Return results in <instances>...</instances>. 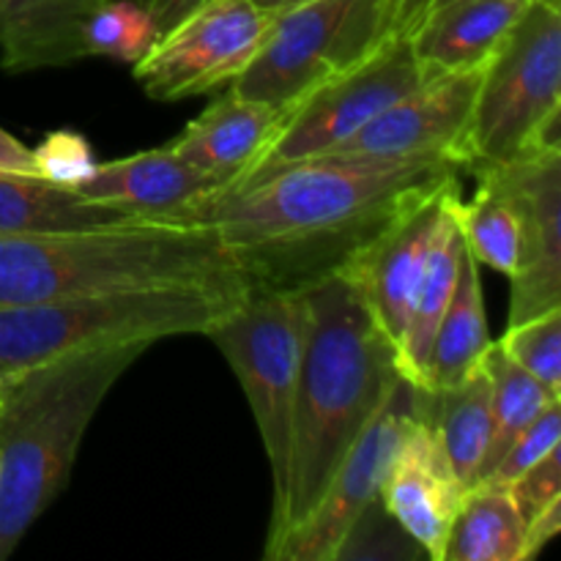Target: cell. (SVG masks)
I'll return each mask as SVG.
<instances>
[{"label":"cell","mask_w":561,"mask_h":561,"mask_svg":"<svg viewBox=\"0 0 561 561\" xmlns=\"http://www.w3.org/2000/svg\"><path fill=\"white\" fill-rule=\"evenodd\" d=\"M458 159L310 157L211 190L168 222L222 239L252 288L305 290L345 272L403 214L460 181Z\"/></svg>","instance_id":"obj_1"},{"label":"cell","mask_w":561,"mask_h":561,"mask_svg":"<svg viewBox=\"0 0 561 561\" xmlns=\"http://www.w3.org/2000/svg\"><path fill=\"white\" fill-rule=\"evenodd\" d=\"M307 340L296 394L290 480L283 518L266 535L272 551L312 513L356 438L398 387V351L348 274L305 288Z\"/></svg>","instance_id":"obj_2"},{"label":"cell","mask_w":561,"mask_h":561,"mask_svg":"<svg viewBox=\"0 0 561 561\" xmlns=\"http://www.w3.org/2000/svg\"><path fill=\"white\" fill-rule=\"evenodd\" d=\"M164 288H252L211 228L131 219L58 233L0 236V305L140 294Z\"/></svg>","instance_id":"obj_3"},{"label":"cell","mask_w":561,"mask_h":561,"mask_svg":"<svg viewBox=\"0 0 561 561\" xmlns=\"http://www.w3.org/2000/svg\"><path fill=\"white\" fill-rule=\"evenodd\" d=\"M148 348L93 345L0 378V561L66 491L93 416Z\"/></svg>","instance_id":"obj_4"},{"label":"cell","mask_w":561,"mask_h":561,"mask_svg":"<svg viewBox=\"0 0 561 561\" xmlns=\"http://www.w3.org/2000/svg\"><path fill=\"white\" fill-rule=\"evenodd\" d=\"M247 290L164 288L0 305V378L93 345H153L179 334H206Z\"/></svg>","instance_id":"obj_5"},{"label":"cell","mask_w":561,"mask_h":561,"mask_svg":"<svg viewBox=\"0 0 561 561\" xmlns=\"http://www.w3.org/2000/svg\"><path fill=\"white\" fill-rule=\"evenodd\" d=\"M561 3L531 0L485 66L463 140V170L561 151Z\"/></svg>","instance_id":"obj_6"},{"label":"cell","mask_w":561,"mask_h":561,"mask_svg":"<svg viewBox=\"0 0 561 561\" xmlns=\"http://www.w3.org/2000/svg\"><path fill=\"white\" fill-rule=\"evenodd\" d=\"M305 290L250 288L244 299L219 318L206 337L222 351L247 394L268 469H272V518L279 524L288 499L290 447H294L296 394L307 340Z\"/></svg>","instance_id":"obj_7"},{"label":"cell","mask_w":561,"mask_h":561,"mask_svg":"<svg viewBox=\"0 0 561 561\" xmlns=\"http://www.w3.org/2000/svg\"><path fill=\"white\" fill-rule=\"evenodd\" d=\"M394 33L389 0H310L274 14L266 44L233 91L274 107L370 58Z\"/></svg>","instance_id":"obj_8"},{"label":"cell","mask_w":561,"mask_h":561,"mask_svg":"<svg viewBox=\"0 0 561 561\" xmlns=\"http://www.w3.org/2000/svg\"><path fill=\"white\" fill-rule=\"evenodd\" d=\"M420 82L422 71L411 47V36L392 33L370 58L321 82L299 102L290 104L283 131L274 137L272 146L244 179L266 173L277 164L329 153Z\"/></svg>","instance_id":"obj_9"},{"label":"cell","mask_w":561,"mask_h":561,"mask_svg":"<svg viewBox=\"0 0 561 561\" xmlns=\"http://www.w3.org/2000/svg\"><path fill=\"white\" fill-rule=\"evenodd\" d=\"M272 11L252 0H206L135 64L153 102H181L233 85L266 44Z\"/></svg>","instance_id":"obj_10"},{"label":"cell","mask_w":561,"mask_h":561,"mask_svg":"<svg viewBox=\"0 0 561 561\" xmlns=\"http://www.w3.org/2000/svg\"><path fill=\"white\" fill-rule=\"evenodd\" d=\"M414 422L416 389L405 378H400L387 403L345 455L337 474L323 491L321 502L263 557L268 561L343 559L365 515L370 513L373 504H378L389 463Z\"/></svg>","instance_id":"obj_11"},{"label":"cell","mask_w":561,"mask_h":561,"mask_svg":"<svg viewBox=\"0 0 561 561\" xmlns=\"http://www.w3.org/2000/svg\"><path fill=\"white\" fill-rule=\"evenodd\" d=\"M513 197L524 217V263L513 283L510 323L561 307V151L526 153L477 170Z\"/></svg>","instance_id":"obj_12"},{"label":"cell","mask_w":561,"mask_h":561,"mask_svg":"<svg viewBox=\"0 0 561 561\" xmlns=\"http://www.w3.org/2000/svg\"><path fill=\"white\" fill-rule=\"evenodd\" d=\"M482 71L485 69L427 77L329 153L334 157L447 153L463 168V140L474 113Z\"/></svg>","instance_id":"obj_13"},{"label":"cell","mask_w":561,"mask_h":561,"mask_svg":"<svg viewBox=\"0 0 561 561\" xmlns=\"http://www.w3.org/2000/svg\"><path fill=\"white\" fill-rule=\"evenodd\" d=\"M460 195V181H453L398 219L378 241H373L345 272L365 296L378 327L398 351L409 318L414 312L438 228L453 197Z\"/></svg>","instance_id":"obj_14"},{"label":"cell","mask_w":561,"mask_h":561,"mask_svg":"<svg viewBox=\"0 0 561 561\" xmlns=\"http://www.w3.org/2000/svg\"><path fill=\"white\" fill-rule=\"evenodd\" d=\"M466 493L469 488L455 474L436 431L416 414V422L389 463L378 496L381 507L427 557L444 561L449 529Z\"/></svg>","instance_id":"obj_15"},{"label":"cell","mask_w":561,"mask_h":561,"mask_svg":"<svg viewBox=\"0 0 561 561\" xmlns=\"http://www.w3.org/2000/svg\"><path fill=\"white\" fill-rule=\"evenodd\" d=\"M288 115L290 104L274 107L228 88V93L208 104L170 146L222 190L255 168L283 131Z\"/></svg>","instance_id":"obj_16"},{"label":"cell","mask_w":561,"mask_h":561,"mask_svg":"<svg viewBox=\"0 0 561 561\" xmlns=\"http://www.w3.org/2000/svg\"><path fill=\"white\" fill-rule=\"evenodd\" d=\"M211 190H217V184L175 153L173 146H159L96 164L91 179L77 186L85 201L104 203L153 222H168L173 214Z\"/></svg>","instance_id":"obj_17"},{"label":"cell","mask_w":561,"mask_h":561,"mask_svg":"<svg viewBox=\"0 0 561 561\" xmlns=\"http://www.w3.org/2000/svg\"><path fill=\"white\" fill-rule=\"evenodd\" d=\"M531 0H458L427 11L411 31L422 80L485 69Z\"/></svg>","instance_id":"obj_18"},{"label":"cell","mask_w":561,"mask_h":561,"mask_svg":"<svg viewBox=\"0 0 561 561\" xmlns=\"http://www.w3.org/2000/svg\"><path fill=\"white\" fill-rule=\"evenodd\" d=\"M104 0H0V66L9 75L82 60L80 33Z\"/></svg>","instance_id":"obj_19"},{"label":"cell","mask_w":561,"mask_h":561,"mask_svg":"<svg viewBox=\"0 0 561 561\" xmlns=\"http://www.w3.org/2000/svg\"><path fill=\"white\" fill-rule=\"evenodd\" d=\"M416 414L436 431L463 485H474L493 433V383L485 359L455 387L442 392L416 389Z\"/></svg>","instance_id":"obj_20"},{"label":"cell","mask_w":561,"mask_h":561,"mask_svg":"<svg viewBox=\"0 0 561 561\" xmlns=\"http://www.w3.org/2000/svg\"><path fill=\"white\" fill-rule=\"evenodd\" d=\"M460 195L453 197L447 214L438 228L436 244H433L431 263H427L425 279H422L420 296H416L414 312L409 318L403 340L398 345V370L414 389H427V365H431L433 343L442 327L447 307L453 301L460 277V261H463L466 241L458 222Z\"/></svg>","instance_id":"obj_21"},{"label":"cell","mask_w":561,"mask_h":561,"mask_svg":"<svg viewBox=\"0 0 561 561\" xmlns=\"http://www.w3.org/2000/svg\"><path fill=\"white\" fill-rule=\"evenodd\" d=\"M131 214L85 201L77 190L44 181L42 175L0 170V236L58 233L131 222Z\"/></svg>","instance_id":"obj_22"},{"label":"cell","mask_w":561,"mask_h":561,"mask_svg":"<svg viewBox=\"0 0 561 561\" xmlns=\"http://www.w3.org/2000/svg\"><path fill=\"white\" fill-rule=\"evenodd\" d=\"M491 343L493 340L488 334L480 263L474 261V255L466 247L463 261H460L458 288H455L447 316H444L442 327L436 332V343H433L425 392H442V389L463 381L485 359Z\"/></svg>","instance_id":"obj_23"},{"label":"cell","mask_w":561,"mask_h":561,"mask_svg":"<svg viewBox=\"0 0 561 561\" xmlns=\"http://www.w3.org/2000/svg\"><path fill=\"white\" fill-rule=\"evenodd\" d=\"M444 561H526V520L507 485L469 488L449 529Z\"/></svg>","instance_id":"obj_24"},{"label":"cell","mask_w":561,"mask_h":561,"mask_svg":"<svg viewBox=\"0 0 561 561\" xmlns=\"http://www.w3.org/2000/svg\"><path fill=\"white\" fill-rule=\"evenodd\" d=\"M477 192L469 203L460 197L458 222L466 247L477 263L513 279L524 263V217L507 192L485 175H474Z\"/></svg>","instance_id":"obj_25"},{"label":"cell","mask_w":561,"mask_h":561,"mask_svg":"<svg viewBox=\"0 0 561 561\" xmlns=\"http://www.w3.org/2000/svg\"><path fill=\"white\" fill-rule=\"evenodd\" d=\"M485 365L493 383V433L491 447H488L485 463H482L477 482H482L491 474L493 466L507 453L510 444L526 431V425H531L548 405L561 400L546 383L529 376L524 367L510 362L496 343H491V348H488Z\"/></svg>","instance_id":"obj_26"},{"label":"cell","mask_w":561,"mask_h":561,"mask_svg":"<svg viewBox=\"0 0 561 561\" xmlns=\"http://www.w3.org/2000/svg\"><path fill=\"white\" fill-rule=\"evenodd\" d=\"M159 31L140 0H104L80 33L82 58H110L135 66L157 44Z\"/></svg>","instance_id":"obj_27"},{"label":"cell","mask_w":561,"mask_h":561,"mask_svg":"<svg viewBox=\"0 0 561 561\" xmlns=\"http://www.w3.org/2000/svg\"><path fill=\"white\" fill-rule=\"evenodd\" d=\"M496 345L510 362L561 398V307L510 323Z\"/></svg>","instance_id":"obj_28"},{"label":"cell","mask_w":561,"mask_h":561,"mask_svg":"<svg viewBox=\"0 0 561 561\" xmlns=\"http://www.w3.org/2000/svg\"><path fill=\"white\" fill-rule=\"evenodd\" d=\"M31 157L36 175H42L44 181H53L58 186H69V190H77L82 181L91 179V173L99 164L93 159L91 142L80 131L69 129L44 135L42 142L36 148H31Z\"/></svg>","instance_id":"obj_29"},{"label":"cell","mask_w":561,"mask_h":561,"mask_svg":"<svg viewBox=\"0 0 561 561\" xmlns=\"http://www.w3.org/2000/svg\"><path fill=\"white\" fill-rule=\"evenodd\" d=\"M559 442H561V400L559 403L548 405V409L542 411L531 425H526V431L510 444L507 453L499 458V463L493 466L491 474H488L482 482L510 485L515 477H520L526 469L540 463L548 453L559 449Z\"/></svg>","instance_id":"obj_30"},{"label":"cell","mask_w":561,"mask_h":561,"mask_svg":"<svg viewBox=\"0 0 561 561\" xmlns=\"http://www.w3.org/2000/svg\"><path fill=\"white\" fill-rule=\"evenodd\" d=\"M510 493H513L515 504H518L520 515L529 524L531 518L542 513L546 507H551L553 502L561 499V453L553 449L548 453L540 463H535L531 469H526L524 474L515 477L510 482Z\"/></svg>","instance_id":"obj_31"},{"label":"cell","mask_w":561,"mask_h":561,"mask_svg":"<svg viewBox=\"0 0 561 561\" xmlns=\"http://www.w3.org/2000/svg\"><path fill=\"white\" fill-rule=\"evenodd\" d=\"M561 531V499L526 524V561L535 559Z\"/></svg>","instance_id":"obj_32"},{"label":"cell","mask_w":561,"mask_h":561,"mask_svg":"<svg viewBox=\"0 0 561 561\" xmlns=\"http://www.w3.org/2000/svg\"><path fill=\"white\" fill-rule=\"evenodd\" d=\"M140 3L151 11L159 36H164V33L173 31L184 16H190L206 0H140Z\"/></svg>","instance_id":"obj_33"},{"label":"cell","mask_w":561,"mask_h":561,"mask_svg":"<svg viewBox=\"0 0 561 561\" xmlns=\"http://www.w3.org/2000/svg\"><path fill=\"white\" fill-rule=\"evenodd\" d=\"M0 170H9V173H31L36 175L33 168L31 146H25L22 140H16L14 135L0 126Z\"/></svg>","instance_id":"obj_34"},{"label":"cell","mask_w":561,"mask_h":561,"mask_svg":"<svg viewBox=\"0 0 561 561\" xmlns=\"http://www.w3.org/2000/svg\"><path fill=\"white\" fill-rule=\"evenodd\" d=\"M392 5V25L394 33H409L420 25V20L425 16L427 0H389Z\"/></svg>","instance_id":"obj_35"},{"label":"cell","mask_w":561,"mask_h":561,"mask_svg":"<svg viewBox=\"0 0 561 561\" xmlns=\"http://www.w3.org/2000/svg\"><path fill=\"white\" fill-rule=\"evenodd\" d=\"M252 3H257L261 9H266V11H272V14H279V11H288V9H294V5L310 3V0H252Z\"/></svg>","instance_id":"obj_36"},{"label":"cell","mask_w":561,"mask_h":561,"mask_svg":"<svg viewBox=\"0 0 561 561\" xmlns=\"http://www.w3.org/2000/svg\"><path fill=\"white\" fill-rule=\"evenodd\" d=\"M449 3H458V0H427L425 14H427V11H436V9H442V5H449Z\"/></svg>","instance_id":"obj_37"}]
</instances>
